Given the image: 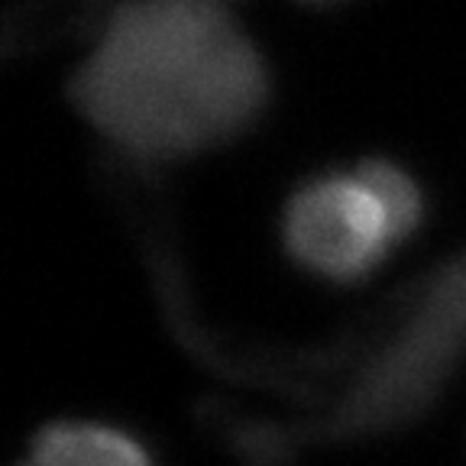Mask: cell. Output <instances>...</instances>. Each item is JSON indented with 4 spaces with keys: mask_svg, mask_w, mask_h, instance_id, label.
I'll use <instances>...</instances> for the list:
<instances>
[{
    "mask_svg": "<svg viewBox=\"0 0 466 466\" xmlns=\"http://www.w3.org/2000/svg\"><path fill=\"white\" fill-rule=\"evenodd\" d=\"M266 97L262 56L227 0H120L72 78L87 124L146 159L230 143Z\"/></svg>",
    "mask_w": 466,
    "mask_h": 466,
    "instance_id": "cell-1",
    "label": "cell"
},
{
    "mask_svg": "<svg viewBox=\"0 0 466 466\" xmlns=\"http://www.w3.org/2000/svg\"><path fill=\"white\" fill-rule=\"evenodd\" d=\"M466 353V253L415 295L395 330L357 366L334 431L370 434L421 415Z\"/></svg>",
    "mask_w": 466,
    "mask_h": 466,
    "instance_id": "cell-3",
    "label": "cell"
},
{
    "mask_svg": "<svg viewBox=\"0 0 466 466\" xmlns=\"http://www.w3.org/2000/svg\"><path fill=\"white\" fill-rule=\"evenodd\" d=\"M424 214L415 178L389 159L311 178L289 198L285 249L301 269L357 282L418 230Z\"/></svg>",
    "mask_w": 466,
    "mask_h": 466,
    "instance_id": "cell-2",
    "label": "cell"
},
{
    "mask_svg": "<svg viewBox=\"0 0 466 466\" xmlns=\"http://www.w3.org/2000/svg\"><path fill=\"white\" fill-rule=\"evenodd\" d=\"M301 4H311V7H334V4H343V0H301Z\"/></svg>",
    "mask_w": 466,
    "mask_h": 466,
    "instance_id": "cell-5",
    "label": "cell"
},
{
    "mask_svg": "<svg viewBox=\"0 0 466 466\" xmlns=\"http://www.w3.org/2000/svg\"><path fill=\"white\" fill-rule=\"evenodd\" d=\"M20 466H153V460L124 431L62 421L49 424L33 441V451Z\"/></svg>",
    "mask_w": 466,
    "mask_h": 466,
    "instance_id": "cell-4",
    "label": "cell"
},
{
    "mask_svg": "<svg viewBox=\"0 0 466 466\" xmlns=\"http://www.w3.org/2000/svg\"><path fill=\"white\" fill-rule=\"evenodd\" d=\"M227 4H230V0H227Z\"/></svg>",
    "mask_w": 466,
    "mask_h": 466,
    "instance_id": "cell-6",
    "label": "cell"
}]
</instances>
